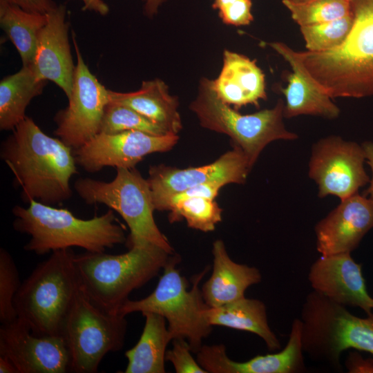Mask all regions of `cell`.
I'll list each match as a JSON object with an SVG mask.
<instances>
[{"mask_svg": "<svg viewBox=\"0 0 373 373\" xmlns=\"http://www.w3.org/2000/svg\"><path fill=\"white\" fill-rule=\"evenodd\" d=\"M190 108L202 127L229 136L235 146L244 152L251 166L270 142L298 138L285 126V103L281 99L272 108L242 115L222 102L212 89L210 79H203Z\"/></svg>", "mask_w": 373, "mask_h": 373, "instance_id": "cell-8", "label": "cell"}, {"mask_svg": "<svg viewBox=\"0 0 373 373\" xmlns=\"http://www.w3.org/2000/svg\"><path fill=\"white\" fill-rule=\"evenodd\" d=\"M0 355L8 358L18 373L70 372V357L61 336H38L23 322L1 324Z\"/></svg>", "mask_w": 373, "mask_h": 373, "instance_id": "cell-15", "label": "cell"}, {"mask_svg": "<svg viewBox=\"0 0 373 373\" xmlns=\"http://www.w3.org/2000/svg\"><path fill=\"white\" fill-rule=\"evenodd\" d=\"M213 271L201 288L202 298L209 307H217L239 300L251 285L259 283L262 275L258 269L231 260L224 243H213Z\"/></svg>", "mask_w": 373, "mask_h": 373, "instance_id": "cell-22", "label": "cell"}, {"mask_svg": "<svg viewBox=\"0 0 373 373\" xmlns=\"http://www.w3.org/2000/svg\"><path fill=\"white\" fill-rule=\"evenodd\" d=\"M46 22L39 32L33 61L30 65L39 80L51 81L71 94L75 66L68 41L66 8L56 6L46 14Z\"/></svg>", "mask_w": 373, "mask_h": 373, "instance_id": "cell-19", "label": "cell"}, {"mask_svg": "<svg viewBox=\"0 0 373 373\" xmlns=\"http://www.w3.org/2000/svg\"><path fill=\"white\" fill-rule=\"evenodd\" d=\"M197 354L200 365L211 373H300L306 370L300 318L293 321L287 343L278 352L236 362L227 356L221 344L202 345Z\"/></svg>", "mask_w": 373, "mask_h": 373, "instance_id": "cell-17", "label": "cell"}, {"mask_svg": "<svg viewBox=\"0 0 373 373\" xmlns=\"http://www.w3.org/2000/svg\"><path fill=\"white\" fill-rule=\"evenodd\" d=\"M46 22V15L29 12L0 0L1 27L17 48L23 66L32 64L38 36Z\"/></svg>", "mask_w": 373, "mask_h": 373, "instance_id": "cell-27", "label": "cell"}, {"mask_svg": "<svg viewBox=\"0 0 373 373\" xmlns=\"http://www.w3.org/2000/svg\"><path fill=\"white\" fill-rule=\"evenodd\" d=\"M222 186L223 185L220 183L206 182L189 188L171 198L169 202L168 211L175 202L188 198L200 197L214 200Z\"/></svg>", "mask_w": 373, "mask_h": 373, "instance_id": "cell-35", "label": "cell"}, {"mask_svg": "<svg viewBox=\"0 0 373 373\" xmlns=\"http://www.w3.org/2000/svg\"><path fill=\"white\" fill-rule=\"evenodd\" d=\"M71 249L52 251L21 283L15 299L18 319L38 336H61L81 285Z\"/></svg>", "mask_w": 373, "mask_h": 373, "instance_id": "cell-5", "label": "cell"}, {"mask_svg": "<svg viewBox=\"0 0 373 373\" xmlns=\"http://www.w3.org/2000/svg\"><path fill=\"white\" fill-rule=\"evenodd\" d=\"M210 84L216 96L235 108L248 104L258 106L259 101L267 97L265 75L255 61L227 50L222 70Z\"/></svg>", "mask_w": 373, "mask_h": 373, "instance_id": "cell-21", "label": "cell"}, {"mask_svg": "<svg viewBox=\"0 0 373 373\" xmlns=\"http://www.w3.org/2000/svg\"><path fill=\"white\" fill-rule=\"evenodd\" d=\"M361 145L365 151V161L372 170V178L370 180V186L366 191V194L373 202V142H365Z\"/></svg>", "mask_w": 373, "mask_h": 373, "instance_id": "cell-38", "label": "cell"}, {"mask_svg": "<svg viewBox=\"0 0 373 373\" xmlns=\"http://www.w3.org/2000/svg\"><path fill=\"white\" fill-rule=\"evenodd\" d=\"M28 207L15 206L12 222L15 231L28 234L24 249L37 255L81 247L90 252L126 243L124 228L117 223L113 210L88 220L78 218L70 211L31 200Z\"/></svg>", "mask_w": 373, "mask_h": 373, "instance_id": "cell-4", "label": "cell"}, {"mask_svg": "<svg viewBox=\"0 0 373 373\" xmlns=\"http://www.w3.org/2000/svg\"><path fill=\"white\" fill-rule=\"evenodd\" d=\"M269 45L290 65L292 73L287 77V87L280 90L285 97L284 116L290 118L302 115L335 119L339 108L323 93L307 73L297 51L282 42Z\"/></svg>", "mask_w": 373, "mask_h": 373, "instance_id": "cell-20", "label": "cell"}, {"mask_svg": "<svg viewBox=\"0 0 373 373\" xmlns=\"http://www.w3.org/2000/svg\"><path fill=\"white\" fill-rule=\"evenodd\" d=\"M373 228V202L358 193L340 204L315 225L317 251L323 256L352 253Z\"/></svg>", "mask_w": 373, "mask_h": 373, "instance_id": "cell-18", "label": "cell"}, {"mask_svg": "<svg viewBox=\"0 0 373 373\" xmlns=\"http://www.w3.org/2000/svg\"><path fill=\"white\" fill-rule=\"evenodd\" d=\"M365 161L362 145L339 136H329L312 147L309 177L317 184L320 198L332 195L343 200L370 182Z\"/></svg>", "mask_w": 373, "mask_h": 373, "instance_id": "cell-12", "label": "cell"}, {"mask_svg": "<svg viewBox=\"0 0 373 373\" xmlns=\"http://www.w3.org/2000/svg\"><path fill=\"white\" fill-rule=\"evenodd\" d=\"M128 251L112 255L86 251L75 256L81 288L102 310L118 314L129 294L156 276L176 255L128 236Z\"/></svg>", "mask_w": 373, "mask_h": 373, "instance_id": "cell-3", "label": "cell"}, {"mask_svg": "<svg viewBox=\"0 0 373 373\" xmlns=\"http://www.w3.org/2000/svg\"><path fill=\"white\" fill-rule=\"evenodd\" d=\"M35 76L30 66H23L0 82V129L12 131L26 116L31 100L39 95L46 84Z\"/></svg>", "mask_w": 373, "mask_h": 373, "instance_id": "cell-26", "label": "cell"}, {"mask_svg": "<svg viewBox=\"0 0 373 373\" xmlns=\"http://www.w3.org/2000/svg\"><path fill=\"white\" fill-rule=\"evenodd\" d=\"M19 274L10 253L0 249V321L6 324L17 318L15 297L21 287Z\"/></svg>", "mask_w": 373, "mask_h": 373, "instance_id": "cell-32", "label": "cell"}, {"mask_svg": "<svg viewBox=\"0 0 373 373\" xmlns=\"http://www.w3.org/2000/svg\"><path fill=\"white\" fill-rule=\"evenodd\" d=\"M237 1L238 0H213L212 6L213 8L220 12Z\"/></svg>", "mask_w": 373, "mask_h": 373, "instance_id": "cell-42", "label": "cell"}, {"mask_svg": "<svg viewBox=\"0 0 373 373\" xmlns=\"http://www.w3.org/2000/svg\"><path fill=\"white\" fill-rule=\"evenodd\" d=\"M282 2L300 26L337 19L351 13L350 0H312L300 3L283 0Z\"/></svg>", "mask_w": 373, "mask_h": 373, "instance_id": "cell-30", "label": "cell"}, {"mask_svg": "<svg viewBox=\"0 0 373 373\" xmlns=\"http://www.w3.org/2000/svg\"><path fill=\"white\" fill-rule=\"evenodd\" d=\"M252 166L242 151L234 148L222 155L215 162L198 166L178 169L164 164L151 166L148 182L155 210H168L172 196L192 186L206 182H217L223 186L242 184Z\"/></svg>", "mask_w": 373, "mask_h": 373, "instance_id": "cell-13", "label": "cell"}, {"mask_svg": "<svg viewBox=\"0 0 373 373\" xmlns=\"http://www.w3.org/2000/svg\"><path fill=\"white\" fill-rule=\"evenodd\" d=\"M172 341L173 347L166 352L165 360L172 363L177 373H207L192 356L191 347L185 339Z\"/></svg>", "mask_w": 373, "mask_h": 373, "instance_id": "cell-33", "label": "cell"}, {"mask_svg": "<svg viewBox=\"0 0 373 373\" xmlns=\"http://www.w3.org/2000/svg\"><path fill=\"white\" fill-rule=\"evenodd\" d=\"M345 367L349 373H373V358L352 351L346 357Z\"/></svg>", "mask_w": 373, "mask_h": 373, "instance_id": "cell-36", "label": "cell"}, {"mask_svg": "<svg viewBox=\"0 0 373 373\" xmlns=\"http://www.w3.org/2000/svg\"><path fill=\"white\" fill-rule=\"evenodd\" d=\"M144 1V9L146 15L149 17H153L158 12L160 7L166 0H142Z\"/></svg>", "mask_w": 373, "mask_h": 373, "instance_id": "cell-40", "label": "cell"}, {"mask_svg": "<svg viewBox=\"0 0 373 373\" xmlns=\"http://www.w3.org/2000/svg\"><path fill=\"white\" fill-rule=\"evenodd\" d=\"M12 131L1 144L0 157L20 185L23 201L53 205L69 200L70 179L77 173L73 149L27 116Z\"/></svg>", "mask_w": 373, "mask_h": 373, "instance_id": "cell-1", "label": "cell"}, {"mask_svg": "<svg viewBox=\"0 0 373 373\" xmlns=\"http://www.w3.org/2000/svg\"><path fill=\"white\" fill-rule=\"evenodd\" d=\"M169 221L184 218L189 227L209 232L222 220V209L214 200L200 197L188 198L173 204L169 210Z\"/></svg>", "mask_w": 373, "mask_h": 373, "instance_id": "cell-28", "label": "cell"}, {"mask_svg": "<svg viewBox=\"0 0 373 373\" xmlns=\"http://www.w3.org/2000/svg\"><path fill=\"white\" fill-rule=\"evenodd\" d=\"M1 373H18L14 364L6 357L0 355Z\"/></svg>", "mask_w": 373, "mask_h": 373, "instance_id": "cell-41", "label": "cell"}, {"mask_svg": "<svg viewBox=\"0 0 373 373\" xmlns=\"http://www.w3.org/2000/svg\"><path fill=\"white\" fill-rule=\"evenodd\" d=\"M302 345L305 354L316 362L341 371V355L354 349L373 354V312L364 318L346 307L312 291L300 311Z\"/></svg>", "mask_w": 373, "mask_h": 373, "instance_id": "cell-6", "label": "cell"}, {"mask_svg": "<svg viewBox=\"0 0 373 373\" xmlns=\"http://www.w3.org/2000/svg\"><path fill=\"white\" fill-rule=\"evenodd\" d=\"M109 102L128 106L169 133L178 134L182 128L177 99L169 93L161 79L144 81L135 92L120 93L108 90Z\"/></svg>", "mask_w": 373, "mask_h": 373, "instance_id": "cell-23", "label": "cell"}, {"mask_svg": "<svg viewBox=\"0 0 373 373\" xmlns=\"http://www.w3.org/2000/svg\"><path fill=\"white\" fill-rule=\"evenodd\" d=\"M145 324L137 344L125 352V373H164L165 354L172 337L161 315L145 312Z\"/></svg>", "mask_w": 373, "mask_h": 373, "instance_id": "cell-25", "label": "cell"}, {"mask_svg": "<svg viewBox=\"0 0 373 373\" xmlns=\"http://www.w3.org/2000/svg\"><path fill=\"white\" fill-rule=\"evenodd\" d=\"M126 329L124 316L102 310L80 287L61 329L70 357V372H97L105 355L123 347Z\"/></svg>", "mask_w": 373, "mask_h": 373, "instance_id": "cell-10", "label": "cell"}, {"mask_svg": "<svg viewBox=\"0 0 373 373\" xmlns=\"http://www.w3.org/2000/svg\"><path fill=\"white\" fill-rule=\"evenodd\" d=\"M353 23L344 42L329 50L298 51L301 64L331 98L373 95V0H350Z\"/></svg>", "mask_w": 373, "mask_h": 373, "instance_id": "cell-2", "label": "cell"}, {"mask_svg": "<svg viewBox=\"0 0 373 373\" xmlns=\"http://www.w3.org/2000/svg\"><path fill=\"white\" fill-rule=\"evenodd\" d=\"M289 1H293V2L300 3V2L309 1H312V0H289Z\"/></svg>", "mask_w": 373, "mask_h": 373, "instance_id": "cell-43", "label": "cell"}, {"mask_svg": "<svg viewBox=\"0 0 373 373\" xmlns=\"http://www.w3.org/2000/svg\"><path fill=\"white\" fill-rule=\"evenodd\" d=\"M127 131H139L155 135L170 133L133 109L109 102L104 109L99 133L114 134Z\"/></svg>", "mask_w": 373, "mask_h": 373, "instance_id": "cell-29", "label": "cell"}, {"mask_svg": "<svg viewBox=\"0 0 373 373\" xmlns=\"http://www.w3.org/2000/svg\"><path fill=\"white\" fill-rule=\"evenodd\" d=\"M251 0H238L232 5L218 12L222 21L227 25H249L254 19Z\"/></svg>", "mask_w": 373, "mask_h": 373, "instance_id": "cell-34", "label": "cell"}, {"mask_svg": "<svg viewBox=\"0 0 373 373\" xmlns=\"http://www.w3.org/2000/svg\"><path fill=\"white\" fill-rule=\"evenodd\" d=\"M77 55L72 92L67 107L59 111L55 135L66 145L76 149L99 133L104 109L109 102L106 89L84 63L73 32Z\"/></svg>", "mask_w": 373, "mask_h": 373, "instance_id": "cell-11", "label": "cell"}, {"mask_svg": "<svg viewBox=\"0 0 373 373\" xmlns=\"http://www.w3.org/2000/svg\"><path fill=\"white\" fill-rule=\"evenodd\" d=\"M74 188L86 204H105L118 213L130 229L128 237L146 240L174 254L173 248L155 222V209L148 180L135 168H117L111 182L79 178Z\"/></svg>", "mask_w": 373, "mask_h": 373, "instance_id": "cell-9", "label": "cell"}, {"mask_svg": "<svg viewBox=\"0 0 373 373\" xmlns=\"http://www.w3.org/2000/svg\"><path fill=\"white\" fill-rule=\"evenodd\" d=\"M84 3L83 10H93L101 15H106L109 11L108 6L102 0H82Z\"/></svg>", "mask_w": 373, "mask_h": 373, "instance_id": "cell-39", "label": "cell"}, {"mask_svg": "<svg viewBox=\"0 0 373 373\" xmlns=\"http://www.w3.org/2000/svg\"><path fill=\"white\" fill-rule=\"evenodd\" d=\"M205 316L212 327L223 326L256 334L270 352L280 347L278 338L269 325L266 306L258 299L244 297L220 307H208Z\"/></svg>", "mask_w": 373, "mask_h": 373, "instance_id": "cell-24", "label": "cell"}, {"mask_svg": "<svg viewBox=\"0 0 373 373\" xmlns=\"http://www.w3.org/2000/svg\"><path fill=\"white\" fill-rule=\"evenodd\" d=\"M352 23L351 12L350 15L337 19L300 27L307 50L321 52L334 49L342 44L349 35Z\"/></svg>", "mask_w": 373, "mask_h": 373, "instance_id": "cell-31", "label": "cell"}, {"mask_svg": "<svg viewBox=\"0 0 373 373\" xmlns=\"http://www.w3.org/2000/svg\"><path fill=\"white\" fill-rule=\"evenodd\" d=\"M178 254L164 267V273L154 291L144 298L127 300L118 314L126 316L133 312H153L162 316L168 322V329L173 339L183 338L191 351L197 353L202 340L212 330L205 316L209 307L199 288V283L207 268L194 277L192 289L180 274L176 265L180 262Z\"/></svg>", "mask_w": 373, "mask_h": 373, "instance_id": "cell-7", "label": "cell"}, {"mask_svg": "<svg viewBox=\"0 0 373 373\" xmlns=\"http://www.w3.org/2000/svg\"><path fill=\"white\" fill-rule=\"evenodd\" d=\"M178 140V134L155 135L139 131L114 134L99 133L82 146L74 149L77 165L88 173L111 166L135 168L147 155L166 152Z\"/></svg>", "mask_w": 373, "mask_h": 373, "instance_id": "cell-14", "label": "cell"}, {"mask_svg": "<svg viewBox=\"0 0 373 373\" xmlns=\"http://www.w3.org/2000/svg\"><path fill=\"white\" fill-rule=\"evenodd\" d=\"M308 280L314 291L345 307L373 312V297L367 290L362 267L350 253L321 255L311 265Z\"/></svg>", "mask_w": 373, "mask_h": 373, "instance_id": "cell-16", "label": "cell"}, {"mask_svg": "<svg viewBox=\"0 0 373 373\" xmlns=\"http://www.w3.org/2000/svg\"><path fill=\"white\" fill-rule=\"evenodd\" d=\"M33 13L46 15L56 6L52 0H3Z\"/></svg>", "mask_w": 373, "mask_h": 373, "instance_id": "cell-37", "label": "cell"}]
</instances>
